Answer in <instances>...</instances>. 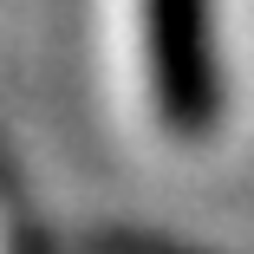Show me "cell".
<instances>
[{"label": "cell", "mask_w": 254, "mask_h": 254, "mask_svg": "<svg viewBox=\"0 0 254 254\" xmlns=\"http://www.w3.org/2000/svg\"><path fill=\"white\" fill-rule=\"evenodd\" d=\"M143 59L150 98L176 137H209L222 124L215 0H143Z\"/></svg>", "instance_id": "1"}]
</instances>
